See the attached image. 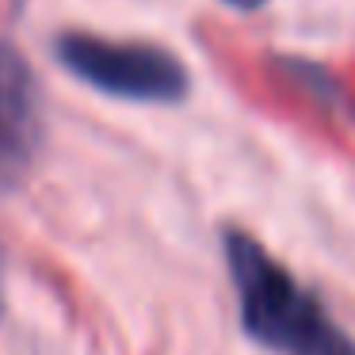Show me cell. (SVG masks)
Segmentation results:
<instances>
[{"instance_id": "1", "label": "cell", "mask_w": 355, "mask_h": 355, "mask_svg": "<svg viewBox=\"0 0 355 355\" xmlns=\"http://www.w3.org/2000/svg\"><path fill=\"white\" fill-rule=\"evenodd\" d=\"M225 263L237 294L241 324L275 355H355V344L332 324L321 302L275 260L256 237L225 233Z\"/></svg>"}, {"instance_id": "2", "label": "cell", "mask_w": 355, "mask_h": 355, "mask_svg": "<svg viewBox=\"0 0 355 355\" xmlns=\"http://www.w3.org/2000/svg\"><path fill=\"white\" fill-rule=\"evenodd\" d=\"M54 54L73 77L103 96L138 103H176L187 96V69L176 54L149 42H111L69 31L54 42Z\"/></svg>"}, {"instance_id": "3", "label": "cell", "mask_w": 355, "mask_h": 355, "mask_svg": "<svg viewBox=\"0 0 355 355\" xmlns=\"http://www.w3.org/2000/svg\"><path fill=\"white\" fill-rule=\"evenodd\" d=\"M42 146L39 80L16 46L0 39V187H12Z\"/></svg>"}, {"instance_id": "4", "label": "cell", "mask_w": 355, "mask_h": 355, "mask_svg": "<svg viewBox=\"0 0 355 355\" xmlns=\"http://www.w3.org/2000/svg\"><path fill=\"white\" fill-rule=\"evenodd\" d=\"M225 4H233V8H260L263 0H225Z\"/></svg>"}]
</instances>
